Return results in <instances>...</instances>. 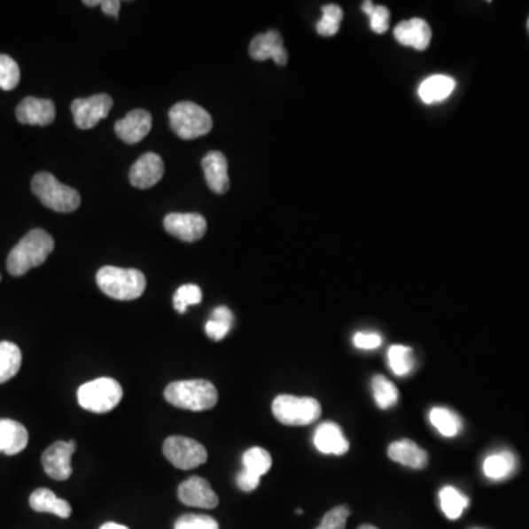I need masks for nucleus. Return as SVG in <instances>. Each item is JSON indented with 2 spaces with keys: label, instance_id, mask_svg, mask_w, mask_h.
<instances>
[{
  "label": "nucleus",
  "instance_id": "obj_15",
  "mask_svg": "<svg viewBox=\"0 0 529 529\" xmlns=\"http://www.w3.org/2000/svg\"><path fill=\"white\" fill-rule=\"evenodd\" d=\"M152 122L151 113L144 109H134L115 122V133L127 144H136L151 133Z\"/></svg>",
  "mask_w": 529,
  "mask_h": 529
},
{
  "label": "nucleus",
  "instance_id": "obj_20",
  "mask_svg": "<svg viewBox=\"0 0 529 529\" xmlns=\"http://www.w3.org/2000/svg\"><path fill=\"white\" fill-rule=\"evenodd\" d=\"M388 457L401 465L412 468V470H424L428 465V453L419 447L412 440L394 441L388 447Z\"/></svg>",
  "mask_w": 529,
  "mask_h": 529
},
{
  "label": "nucleus",
  "instance_id": "obj_40",
  "mask_svg": "<svg viewBox=\"0 0 529 529\" xmlns=\"http://www.w3.org/2000/svg\"><path fill=\"white\" fill-rule=\"evenodd\" d=\"M214 321H220V323H234V315L229 307L227 306H218L215 309L212 310V318Z\"/></svg>",
  "mask_w": 529,
  "mask_h": 529
},
{
  "label": "nucleus",
  "instance_id": "obj_14",
  "mask_svg": "<svg viewBox=\"0 0 529 529\" xmlns=\"http://www.w3.org/2000/svg\"><path fill=\"white\" fill-rule=\"evenodd\" d=\"M164 160L156 153H144L129 169V183L137 189H151L164 176Z\"/></svg>",
  "mask_w": 529,
  "mask_h": 529
},
{
  "label": "nucleus",
  "instance_id": "obj_17",
  "mask_svg": "<svg viewBox=\"0 0 529 529\" xmlns=\"http://www.w3.org/2000/svg\"><path fill=\"white\" fill-rule=\"evenodd\" d=\"M203 173L209 189L216 194H224L229 189V162L224 153L209 152L202 159Z\"/></svg>",
  "mask_w": 529,
  "mask_h": 529
},
{
  "label": "nucleus",
  "instance_id": "obj_7",
  "mask_svg": "<svg viewBox=\"0 0 529 529\" xmlns=\"http://www.w3.org/2000/svg\"><path fill=\"white\" fill-rule=\"evenodd\" d=\"M77 399L82 409L93 413H108L120 405L122 387L117 379H93L78 388Z\"/></svg>",
  "mask_w": 529,
  "mask_h": 529
},
{
  "label": "nucleus",
  "instance_id": "obj_29",
  "mask_svg": "<svg viewBox=\"0 0 529 529\" xmlns=\"http://www.w3.org/2000/svg\"><path fill=\"white\" fill-rule=\"evenodd\" d=\"M387 357L388 366L393 370V374L405 377L412 372L415 359H413V350L408 346H392L388 350Z\"/></svg>",
  "mask_w": 529,
  "mask_h": 529
},
{
  "label": "nucleus",
  "instance_id": "obj_45",
  "mask_svg": "<svg viewBox=\"0 0 529 529\" xmlns=\"http://www.w3.org/2000/svg\"><path fill=\"white\" fill-rule=\"evenodd\" d=\"M528 31H529V19H528Z\"/></svg>",
  "mask_w": 529,
  "mask_h": 529
},
{
  "label": "nucleus",
  "instance_id": "obj_44",
  "mask_svg": "<svg viewBox=\"0 0 529 529\" xmlns=\"http://www.w3.org/2000/svg\"><path fill=\"white\" fill-rule=\"evenodd\" d=\"M357 529H378V528H377V526L368 525V524H365V525H361Z\"/></svg>",
  "mask_w": 529,
  "mask_h": 529
},
{
  "label": "nucleus",
  "instance_id": "obj_22",
  "mask_svg": "<svg viewBox=\"0 0 529 529\" xmlns=\"http://www.w3.org/2000/svg\"><path fill=\"white\" fill-rule=\"evenodd\" d=\"M456 89V82L448 75H431L421 82L419 86V97L424 104H439L447 99Z\"/></svg>",
  "mask_w": 529,
  "mask_h": 529
},
{
  "label": "nucleus",
  "instance_id": "obj_36",
  "mask_svg": "<svg viewBox=\"0 0 529 529\" xmlns=\"http://www.w3.org/2000/svg\"><path fill=\"white\" fill-rule=\"evenodd\" d=\"M349 517L350 509L347 506H337V508L331 509L330 512L325 513L319 528L346 529V524H347Z\"/></svg>",
  "mask_w": 529,
  "mask_h": 529
},
{
  "label": "nucleus",
  "instance_id": "obj_16",
  "mask_svg": "<svg viewBox=\"0 0 529 529\" xmlns=\"http://www.w3.org/2000/svg\"><path fill=\"white\" fill-rule=\"evenodd\" d=\"M15 115L21 124L46 127L55 121L57 108L52 100L26 97L18 105Z\"/></svg>",
  "mask_w": 529,
  "mask_h": 529
},
{
  "label": "nucleus",
  "instance_id": "obj_25",
  "mask_svg": "<svg viewBox=\"0 0 529 529\" xmlns=\"http://www.w3.org/2000/svg\"><path fill=\"white\" fill-rule=\"evenodd\" d=\"M515 466H517V459L512 453L503 452L486 457L482 470L486 478L499 481L508 478L515 470Z\"/></svg>",
  "mask_w": 529,
  "mask_h": 529
},
{
  "label": "nucleus",
  "instance_id": "obj_32",
  "mask_svg": "<svg viewBox=\"0 0 529 529\" xmlns=\"http://www.w3.org/2000/svg\"><path fill=\"white\" fill-rule=\"evenodd\" d=\"M21 71L17 62L8 55H0V89L13 90L19 84Z\"/></svg>",
  "mask_w": 529,
  "mask_h": 529
},
{
  "label": "nucleus",
  "instance_id": "obj_19",
  "mask_svg": "<svg viewBox=\"0 0 529 529\" xmlns=\"http://www.w3.org/2000/svg\"><path fill=\"white\" fill-rule=\"evenodd\" d=\"M394 37L403 46H409L416 51H425L430 46L431 27L421 18H412L408 21L401 22L396 27Z\"/></svg>",
  "mask_w": 529,
  "mask_h": 529
},
{
  "label": "nucleus",
  "instance_id": "obj_18",
  "mask_svg": "<svg viewBox=\"0 0 529 529\" xmlns=\"http://www.w3.org/2000/svg\"><path fill=\"white\" fill-rule=\"evenodd\" d=\"M315 447L323 455L341 456L349 452V440L346 439L343 430L334 422H323L315 431Z\"/></svg>",
  "mask_w": 529,
  "mask_h": 529
},
{
  "label": "nucleus",
  "instance_id": "obj_30",
  "mask_svg": "<svg viewBox=\"0 0 529 529\" xmlns=\"http://www.w3.org/2000/svg\"><path fill=\"white\" fill-rule=\"evenodd\" d=\"M243 470L253 473L256 477H263L269 472L272 466V457L269 452L262 447H252L243 455Z\"/></svg>",
  "mask_w": 529,
  "mask_h": 529
},
{
  "label": "nucleus",
  "instance_id": "obj_42",
  "mask_svg": "<svg viewBox=\"0 0 529 529\" xmlns=\"http://www.w3.org/2000/svg\"><path fill=\"white\" fill-rule=\"evenodd\" d=\"M99 529H129L127 528L125 525H121V524H117V522H108V524H104V525L100 526Z\"/></svg>",
  "mask_w": 529,
  "mask_h": 529
},
{
  "label": "nucleus",
  "instance_id": "obj_38",
  "mask_svg": "<svg viewBox=\"0 0 529 529\" xmlns=\"http://www.w3.org/2000/svg\"><path fill=\"white\" fill-rule=\"evenodd\" d=\"M231 323H220V321H207L206 325H205V331H206V336L214 341H221L224 340L227 334L231 331Z\"/></svg>",
  "mask_w": 529,
  "mask_h": 529
},
{
  "label": "nucleus",
  "instance_id": "obj_4",
  "mask_svg": "<svg viewBox=\"0 0 529 529\" xmlns=\"http://www.w3.org/2000/svg\"><path fill=\"white\" fill-rule=\"evenodd\" d=\"M31 190L44 206L59 214L74 212L82 203V196L77 190L62 184L52 174H35L31 181Z\"/></svg>",
  "mask_w": 529,
  "mask_h": 529
},
{
  "label": "nucleus",
  "instance_id": "obj_6",
  "mask_svg": "<svg viewBox=\"0 0 529 529\" xmlns=\"http://www.w3.org/2000/svg\"><path fill=\"white\" fill-rule=\"evenodd\" d=\"M169 122L174 133L184 140H194L206 136L214 127V121L209 113L193 102L174 105L169 111Z\"/></svg>",
  "mask_w": 529,
  "mask_h": 529
},
{
  "label": "nucleus",
  "instance_id": "obj_27",
  "mask_svg": "<svg viewBox=\"0 0 529 529\" xmlns=\"http://www.w3.org/2000/svg\"><path fill=\"white\" fill-rule=\"evenodd\" d=\"M372 393H374V401L379 406V409H390L397 405L399 401V390L396 385L385 378L383 375H375L372 378Z\"/></svg>",
  "mask_w": 529,
  "mask_h": 529
},
{
  "label": "nucleus",
  "instance_id": "obj_33",
  "mask_svg": "<svg viewBox=\"0 0 529 529\" xmlns=\"http://www.w3.org/2000/svg\"><path fill=\"white\" fill-rule=\"evenodd\" d=\"M202 301V290L198 285H181L174 294V307L178 314H184L190 306L198 305Z\"/></svg>",
  "mask_w": 529,
  "mask_h": 529
},
{
  "label": "nucleus",
  "instance_id": "obj_37",
  "mask_svg": "<svg viewBox=\"0 0 529 529\" xmlns=\"http://www.w3.org/2000/svg\"><path fill=\"white\" fill-rule=\"evenodd\" d=\"M383 340L377 332H356L353 337V345L361 350L378 349Z\"/></svg>",
  "mask_w": 529,
  "mask_h": 529
},
{
  "label": "nucleus",
  "instance_id": "obj_1",
  "mask_svg": "<svg viewBox=\"0 0 529 529\" xmlns=\"http://www.w3.org/2000/svg\"><path fill=\"white\" fill-rule=\"evenodd\" d=\"M55 241L44 229H31L30 233L22 237L11 253L8 254L6 267L13 276H21L27 272L46 262L49 254L52 253Z\"/></svg>",
  "mask_w": 529,
  "mask_h": 529
},
{
  "label": "nucleus",
  "instance_id": "obj_5",
  "mask_svg": "<svg viewBox=\"0 0 529 529\" xmlns=\"http://www.w3.org/2000/svg\"><path fill=\"white\" fill-rule=\"evenodd\" d=\"M272 413L283 425L305 426L318 421L323 408L314 397L281 394L272 403Z\"/></svg>",
  "mask_w": 529,
  "mask_h": 529
},
{
  "label": "nucleus",
  "instance_id": "obj_43",
  "mask_svg": "<svg viewBox=\"0 0 529 529\" xmlns=\"http://www.w3.org/2000/svg\"><path fill=\"white\" fill-rule=\"evenodd\" d=\"M84 4H87V6H96V4H100V2H97V0H84Z\"/></svg>",
  "mask_w": 529,
  "mask_h": 529
},
{
  "label": "nucleus",
  "instance_id": "obj_21",
  "mask_svg": "<svg viewBox=\"0 0 529 529\" xmlns=\"http://www.w3.org/2000/svg\"><path fill=\"white\" fill-rule=\"evenodd\" d=\"M28 444L26 426L13 419H0V452L13 456L21 453Z\"/></svg>",
  "mask_w": 529,
  "mask_h": 529
},
{
  "label": "nucleus",
  "instance_id": "obj_13",
  "mask_svg": "<svg viewBox=\"0 0 529 529\" xmlns=\"http://www.w3.org/2000/svg\"><path fill=\"white\" fill-rule=\"evenodd\" d=\"M249 53L252 59H274L280 66H284L289 60V53L285 51L283 37L276 30H269L263 35H256L250 43Z\"/></svg>",
  "mask_w": 529,
  "mask_h": 529
},
{
  "label": "nucleus",
  "instance_id": "obj_23",
  "mask_svg": "<svg viewBox=\"0 0 529 529\" xmlns=\"http://www.w3.org/2000/svg\"><path fill=\"white\" fill-rule=\"evenodd\" d=\"M30 506L33 510L39 513H53L57 517L66 519L71 517L73 508L66 500L59 499L52 490L39 488L30 495Z\"/></svg>",
  "mask_w": 529,
  "mask_h": 529
},
{
  "label": "nucleus",
  "instance_id": "obj_26",
  "mask_svg": "<svg viewBox=\"0 0 529 529\" xmlns=\"http://www.w3.org/2000/svg\"><path fill=\"white\" fill-rule=\"evenodd\" d=\"M440 503L444 515L448 519L456 521L463 515V510L470 506V499L455 486H444L443 490L440 491Z\"/></svg>",
  "mask_w": 529,
  "mask_h": 529
},
{
  "label": "nucleus",
  "instance_id": "obj_41",
  "mask_svg": "<svg viewBox=\"0 0 529 529\" xmlns=\"http://www.w3.org/2000/svg\"><path fill=\"white\" fill-rule=\"evenodd\" d=\"M100 8L109 17L118 18V15H120L121 2L120 0H105V2H100Z\"/></svg>",
  "mask_w": 529,
  "mask_h": 529
},
{
  "label": "nucleus",
  "instance_id": "obj_3",
  "mask_svg": "<svg viewBox=\"0 0 529 529\" xmlns=\"http://www.w3.org/2000/svg\"><path fill=\"white\" fill-rule=\"evenodd\" d=\"M96 281L102 293L115 300H136L146 290V276L133 268L104 267Z\"/></svg>",
  "mask_w": 529,
  "mask_h": 529
},
{
  "label": "nucleus",
  "instance_id": "obj_28",
  "mask_svg": "<svg viewBox=\"0 0 529 529\" xmlns=\"http://www.w3.org/2000/svg\"><path fill=\"white\" fill-rule=\"evenodd\" d=\"M430 421L444 437H456L461 432V419L456 413L446 408H434L431 410Z\"/></svg>",
  "mask_w": 529,
  "mask_h": 529
},
{
  "label": "nucleus",
  "instance_id": "obj_34",
  "mask_svg": "<svg viewBox=\"0 0 529 529\" xmlns=\"http://www.w3.org/2000/svg\"><path fill=\"white\" fill-rule=\"evenodd\" d=\"M362 11L370 15V28L377 35H384L388 30V24H390V11L385 6L377 4L375 6L372 2H365L362 4Z\"/></svg>",
  "mask_w": 529,
  "mask_h": 529
},
{
  "label": "nucleus",
  "instance_id": "obj_35",
  "mask_svg": "<svg viewBox=\"0 0 529 529\" xmlns=\"http://www.w3.org/2000/svg\"><path fill=\"white\" fill-rule=\"evenodd\" d=\"M174 529H220L218 522L214 517H207V515H183V517L175 522Z\"/></svg>",
  "mask_w": 529,
  "mask_h": 529
},
{
  "label": "nucleus",
  "instance_id": "obj_8",
  "mask_svg": "<svg viewBox=\"0 0 529 529\" xmlns=\"http://www.w3.org/2000/svg\"><path fill=\"white\" fill-rule=\"evenodd\" d=\"M164 455L175 468L194 470L207 461L206 448L196 440L174 435L165 440Z\"/></svg>",
  "mask_w": 529,
  "mask_h": 529
},
{
  "label": "nucleus",
  "instance_id": "obj_46",
  "mask_svg": "<svg viewBox=\"0 0 529 529\" xmlns=\"http://www.w3.org/2000/svg\"><path fill=\"white\" fill-rule=\"evenodd\" d=\"M316 529H323V528H319V526H318V528H316Z\"/></svg>",
  "mask_w": 529,
  "mask_h": 529
},
{
  "label": "nucleus",
  "instance_id": "obj_11",
  "mask_svg": "<svg viewBox=\"0 0 529 529\" xmlns=\"http://www.w3.org/2000/svg\"><path fill=\"white\" fill-rule=\"evenodd\" d=\"M178 499L181 503L191 508L215 509L220 499L211 484L202 477H191L178 486Z\"/></svg>",
  "mask_w": 529,
  "mask_h": 529
},
{
  "label": "nucleus",
  "instance_id": "obj_31",
  "mask_svg": "<svg viewBox=\"0 0 529 529\" xmlns=\"http://www.w3.org/2000/svg\"><path fill=\"white\" fill-rule=\"evenodd\" d=\"M343 15H345L343 9L338 4H325L323 8V18L316 24L318 35H325V37L337 35L341 21H343Z\"/></svg>",
  "mask_w": 529,
  "mask_h": 529
},
{
  "label": "nucleus",
  "instance_id": "obj_24",
  "mask_svg": "<svg viewBox=\"0 0 529 529\" xmlns=\"http://www.w3.org/2000/svg\"><path fill=\"white\" fill-rule=\"evenodd\" d=\"M21 350L15 343L0 341V384L12 379L21 368Z\"/></svg>",
  "mask_w": 529,
  "mask_h": 529
},
{
  "label": "nucleus",
  "instance_id": "obj_39",
  "mask_svg": "<svg viewBox=\"0 0 529 529\" xmlns=\"http://www.w3.org/2000/svg\"><path fill=\"white\" fill-rule=\"evenodd\" d=\"M259 484H261V478L256 477L253 473L247 472V471L243 470L237 475V486L245 493L256 490Z\"/></svg>",
  "mask_w": 529,
  "mask_h": 529
},
{
  "label": "nucleus",
  "instance_id": "obj_2",
  "mask_svg": "<svg viewBox=\"0 0 529 529\" xmlns=\"http://www.w3.org/2000/svg\"><path fill=\"white\" fill-rule=\"evenodd\" d=\"M165 399L169 405L180 409L203 412L215 408L218 403V392L215 385L205 379L175 381L165 388Z\"/></svg>",
  "mask_w": 529,
  "mask_h": 529
},
{
  "label": "nucleus",
  "instance_id": "obj_10",
  "mask_svg": "<svg viewBox=\"0 0 529 529\" xmlns=\"http://www.w3.org/2000/svg\"><path fill=\"white\" fill-rule=\"evenodd\" d=\"M77 450L75 441H57L42 455L44 472L55 481H65L73 475L71 459Z\"/></svg>",
  "mask_w": 529,
  "mask_h": 529
},
{
  "label": "nucleus",
  "instance_id": "obj_12",
  "mask_svg": "<svg viewBox=\"0 0 529 529\" xmlns=\"http://www.w3.org/2000/svg\"><path fill=\"white\" fill-rule=\"evenodd\" d=\"M164 227L171 236L187 243L200 240L207 229L206 220L198 214H169Z\"/></svg>",
  "mask_w": 529,
  "mask_h": 529
},
{
  "label": "nucleus",
  "instance_id": "obj_9",
  "mask_svg": "<svg viewBox=\"0 0 529 529\" xmlns=\"http://www.w3.org/2000/svg\"><path fill=\"white\" fill-rule=\"evenodd\" d=\"M113 106V97L105 93L90 96L86 99H75L71 105L74 121L78 128H95L99 121L108 117Z\"/></svg>",
  "mask_w": 529,
  "mask_h": 529
}]
</instances>
